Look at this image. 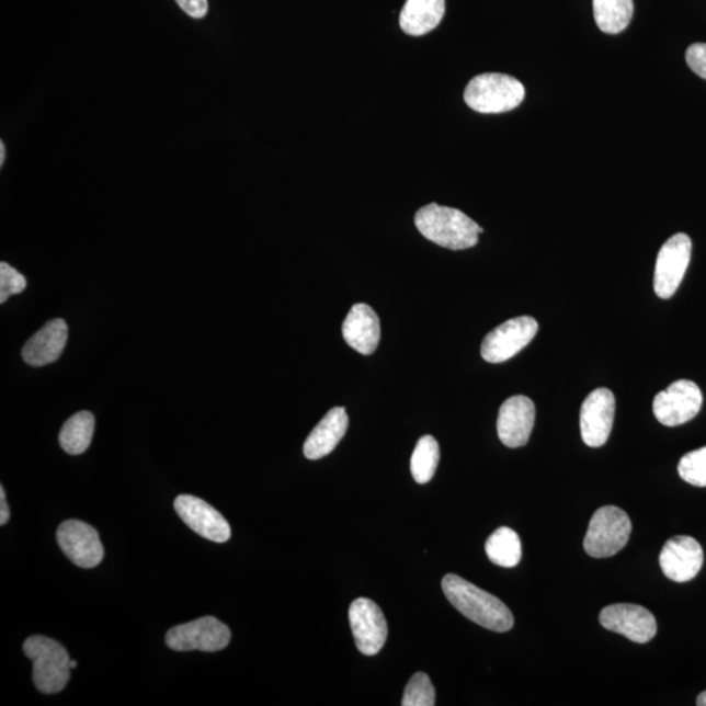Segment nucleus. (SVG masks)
<instances>
[{
    "instance_id": "27",
    "label": "nucleus",
    "mask_w": 706,
    "mask_h": 706,
    "mask_svg": "<svg viewBox=\"0 0 706 706\" xmlns=\"http://www.w3.org/2000/svg\"><path fill=\"white\" fill-rule=\"evenodd\" d=\"M25 288V276L9 263H0V303L4 304L11 296L22 294Z\"/></svg>"
},
{
    "instance_id": "6",
    "label": "nucleus",
    "mask_w": 706,
    "mask_h": 706,
    "mask_svg": "<svg viewBox=\"0 0 706 706\" xmlns=\"http://www.w3.org/2000/svg\"><path fill=\"white\" fill-rule=\"evenodd\" d=\"M230 630L214 616L181 624L168 630L166 642L175 651L201 650L214 653L226 649L230 642Z\"/></svg>"
},
{
    "instance_id": "24",
    "label": "nucleus",
    "mask_w": 706,
    "mask_h": 706,
    "mask_svg": "<svg viewBox=\"0 0 706 706\" xmlns=\"http://www.w3.org/2000/svg\"><path fill=\"white\" fill-rule=\"evenodd\" d=\"M440 460V447L436 439L423 436L419 440L411 457V474L419 485L431 481L436 474Z\"/></svg>"
},
{
    "instance_id": "29",
    "label": "nucleus",
    "mask_w": 706,
    "mask_h": 706,
    "mask_svg": "<svg viewBox=\"0 0 706 706\" xmlns=\"http://www.w3.org/2000/svg\"><path fill=\"white\" fill-rule=\"evenodd\" d=\"M175 2L189 16L203 19L207 15L208 0H175Z\"/></svg>"
},
{
    "instance_id": "2",
    "label": "nucleus",
    "mask_w": 706,
    "mask_h": 706,
    "mask_svg": "<svg viewBox=\"0 0 706 706\" xmlns=\"http://www.w3.org/2000/svg\"><path fill=\"white\" fill-rule=\"evenodd\" d=\"M415 226L426 240L451 250H465L477 246L483 228L459 209L424 206L415 215Z\"/></svg>"
},
{
    "instance_id": "11",
    "label": "nucleus",
    "mask_w": 706,
    "mask_h": 706,
    "mask_svg": "<svg viewBox=\"0 0 706 706\" xmlns=\"http://www.w3.org/2000/svg\"><path fill=\"white\" fill-rule=\"evenodd\" d=\"M57 540L67 558L80 568L98 567L104 559V548L96 528L84 522L65 521L57 530Z\"/></svg>"
},
{
    "instance_id": "30",
    "label": "nucleus",
    "mask_w": 706,
    "mask_h": 706,
    "mask_svg": "<svg viewBox=\"0 0 706 706\" xmlns=\"http://www.w3.org/2000/svg\"><path fill=\"white\" fill-rule=\"evenodd\" d=\"M0 506H2V511H0V525L4 526L10 520V508L7 504L3 487H0Z\"/></svg>"
},
{
    "instance_id": "13",
    "label": "nucleus",
    "mask_w": 706,
    "mask_h": 706,
    "mask_svg": "<svg viewBox=\"0 0 706 706\" xmlns=\"http://www.w3.org/2000/svg\"><path fill=\"white\" fill-rule=\"evenodd\" d=\"M615 418V397L613 391L600 388L589 394L582 403L580 428L583 443L590 447H601L607 443L613 431Z\"/></svg>"
},
{
    "instance_id": "10",
    "label": "nucleus",
    "mask_w": 706,
    "mask_h": 706,
    "mask_svg": "<svg viewBox=\"0 0 706 706\" xmlns=\"http://www.w3.org/2000/svg\"><path fill=\"white\" fill-rule=\"evenodd\" d=\"M349 616L360 653L368 657L379 653L389 629L378 604L368 599H357L351 603Z\"/></svg>"
},
{
    "instance_id": "3",
    "label": "nucleus",
    "mask_w": 706,
    "mask_h": 706,
    "mask_svg": "<svg viewBox=\"0 0 706 706\" xmlns=\"http://www.w3.org/2000/svg\"><path fill=\"white\" fill-rule=\"evenodd\" d=\"M24 654L33 662V682L43 694H58L69 683L71 660L59 642L32 636L24 642Z\"/></svg>"
},
{
    "instance_id": "21",
    "label": "nucleus",
    "mask_w": 706,
    "mask_h": 706,
    "mask_svg": "<svg viewBox=\"0 0 706 706\" xmlns=\"http://www.w3.org/2000/svg\"><path fill=\"white\" fill-rule=\"evenodd\" d=\"M594 19L607 35L622 33L634 16V0H593Z\"/></svg>"
},
{
    "instance_id": "16",
    "label": "nucleus",
    "mask_w": 706,
    "mask_h": 706,
    "mask_svg": "<svg viewBox=\"0 0 706 706\" xmlns=\"http://www.w3.org/2000/svg\"><path fill=\"white\" fill-rule=\"evenodd\" d=\"M535 423V405L525 396H514L500 407L498 433L508 447L525 446Z\"/></svg>"
},
{
    "instance_id": "32",
    "label": "nucleus",
    "mask_w": 706,
    "mask_h": 706,
    "mask_svg": "<svg viewBox=\"0 0 706 706\" xmlns=\"http://www.w3.org/2000/svg\"><path fill=\"white\" fill-rule=\"evenodd\" d=\"M696 704L698 706H706V691H704L703 694L697 697Z\"/></svg>"
},
{
    "instance_id": "18",
    "label": "nucleus",
    "mask_w": 706,
    "mask_h": 706,
    "mask_svg": "<svg viewBox=\"0 0 706 706\" xmlns=\"http://www.w3.org/2000/svg\"><path fill=\"white\" fill-rule=\"evenodd\" d=\"M69 339V328L64 319H52L36 332L23 349L24 362L31 366H45L57 362Z\"/></svg>"
},
{
    "instance_id": "26",
    "label": "nucleus",
    "mask_w": 706,
    "mask_h": 706,
    "mask_svg": "<svg viewBox=\"0 0 706 706\" xmlns=\"http://www.w3.org/2000/svg\"><path fill=\"white\" fill-rule=\"evenodd\" d=\"M679 475L695 487H706V446L685 454L679 462Z\"/></svg>"
},
{
    "instance_id": "12",
    "label": "nucleus",
    "mask_w": 706,
    "mask_h": 706,
    "mask_svg": "<svg viewBox=\"0 0 706 706\" xmlns=\"http://www.w3.org/2000/svg\"><path fill=\"white\" fill-rule=\"evenodd\" d=\"M600 623L611 633L619 634L637 644L649 642L657 634L654 615L638 604H611L602 610Z\"/></svg>"
},
{
    "instance_id": "5",
    "label": "nucleus",
    "mask_w": 706,
    "mask_h": 706,
    "mask_svg": "<svg viewBox=\"0 0 706 706\" xmlns=\"http://www.w3.org/2000/svg\"><path fill=\"white\" fill-rule=\"evenodd\" d=\"M630 533L633 524L623 509L603 506L590 520L583 548L592 558H611L627 546Z\"/></svg>"
},
{
    "instance_id": "23",
    "label": "nucleus",
    "mask_w": 706,
    "mask_h": 706,
    "mask_svg": "<svg viewBox=\"0 0 706 706\" xmlns=\"http://www.w3.org/2000/svg\"><path fill=\"white\" fill-rule=\"evenodd\" d=\"M488 559L493 565L514 568L522 559V545L517 533L511 527H500L486 542Z\"/></svg>"
},
{
    "instance_id": "9",
    "label": "nucleus",
    "mask_w": 706,
    "mask_h": 706,
    "mask_svg": "<svg viewBox=\"0 0 706 706\" xmlns=\"http://www.w3.org/2000/svg\"><path fill=\"white\" fill-rule=\"evenodd\" d=\"M691 253L692 241L687 235L677 234L663 243L654 271V291L658 297L668 300L675 295L688 269Z\"/></svg>"
},
{
    "instance_id": "4",
    "label": "nucleus",
    "mask_w": 706,
    "mask_h": 706,
    "mask_svg": "<svg viewBox=\"0 0 706 706\" xmlns=\"http://www.w3.org/2000/svg\"><path fill=\"white\" fill-rule=\"evenodd\" d=\"M525 99V87L505 73H483L475 77L465 90V101L475 112L505 113L520 106Z\"/></svg>"
},
{
    "instance_id": "19",
    "label": "nucleus",
    "mask_w": 706,
    "mask_h": 706,
    "mask_svg": "<svg viewBox=\"0 0 706 706\" xmlns=\"http://www.w3.org/2000/svg\"><path fill=\"white\" fill-rule=\"evenodd\" d=\"M349 430V415L343 407H335L326 413L304 444L305 457L321 459L335 449Z\"/></svg>"
},
{
    "instance_id": "7",
    "label": "nucleus",
    "mask_w": 706,
    "mask_h": 706,
    "mask_svg": "<svg viewBox=\"0 0 706 706\" xmlns=\"http://www.w3.org/2000/svg\"><path fill=\"white\" fill-rule=\"evenodd\" d=\"M538 329V322L533 317L509 319L488 332L481 343V357L492 364L504 363L524 350L533 341Z\"/></svg>"
},
{
    "instance_id": "14",
    "label": "nucleus",
    "mask_w": 706,
    "mask_h": 706,
    "mask_svg": "<svg viewBox=\"0 0 706 706\" xmlns=\"http://www.w3.org/2000/svg\"><path fill=\"white\" fill-rule=\"evenodd\" d=\"M174 508L180 519L203 538L215 543H226L230 539L232 532L227 520L205 500L181 494L175 499Z\"/></svg>"
},
{
    "instance_id": "31",
    "label": "nucleus",
    "mask_w": 706,
    "mask_h": 706,
    "mask_svg": "<svg viewBox=\"0 0 706 706\" xmlns=\"http://www.w3.org/2000/svg\"><path fill=\"white\" fill-rule=\"evenodd\" d=\"M5 158V148L4 143H0V167H3Z\"/></svg>"
},
{
    "instance_id": "17",
    "label": "nucleus",
    "mask_w": 706,
    "mask_h": 706,
    "mask_svg": "<svg viewBox=\"0 0 706 706\" xmlns=\"http://www.w3.org/2000/svg\"><path fill=\"white\" fill-rule=\"evenodd\" d=\"M342 332L350 348L363 355H372L378 348L382 326L376 311L369 305L356 304L345 317Z\"/></svg>"
},
{
    "instance_id": "22",
    "label": "nucleus",
    "mask_w": 706,
    "mask_h": 706,
    "mask_svg": "<svg viewBox=\"0 0 706 706\" xmlns=\"http://www.w3.org/2000/svg\"><path fill=\"white\" fill-rule=\"evenodd\" d=\"M94 432V418L91 412L75 413L59 433V443L62 449L71 456L83 454L92 443Z\"/></svg>"
},
{
    "instance_id": "25",
    "label": "nucleus",
    "mask_w": 706,
    "mask_h": 706,
    "mask_svg": "<svg viewBox=\"0 0 706 706\" xmlns=\"http://www.w3.org/2000/svg\"><path fill=\"white\" fill-rule=\"evenodd\" d=\"M434 704H436V691H434L430 676L424 672H417L407 684L402 705L433 706Z\"/></svg>"
},
{
    "instance_id": "33",
    "label": "nucleus",
    "mask_w": 706,
    "mask_h": 706,
    "mask_svg": "<svg viewBox=\"0 0 706 706\" xmlns=\"http://www.w3.org/2000/svg\"><path fill=\"white\" fill-rule=\"evenodd\" d=\"M70 664H71V669H75V668H77V667H78V663H77V662H75V661H71V663H70Z\"/></svg>"
},
{
    "instance_id": "8",
    "label": "nucleus",
    "mask_w": 706,
    "mask_h": 706,
    "mask_svg": "<svg viewBox=\"0 0 706 706\" xmlns=\"http://www.w3.org/2000/svg\"><path fill=\"white\" fill-rule=\"evenodd\" d=\"M703 406V392L695 383L679 379L667 390L658 392L653 412L658 422L667 426L688 423L697 417Z\"/></svg>"
},
{
    "instance_id": "15",
    "label": "nucleus",
    "mask_w": 706,
    "mask_h": 706,
    "mask_svg": "<svg viewBox=\"0 0 706 706\" xmlns=\"http://www.w3.org/2000/svg\"><path fill=\"white\" fill-rule=\"evenodd\" d=\"M703 562L701 543L687 535H677L668 540L660 555L663 574L679 583L694 580L701 572Z\"/></svg>"
},
{
    "instance_id": "28",
    "label": "nucleus",
    "mask_w": 706,
    "mask_h": 706,
    "mask_svg": "<svg viewBox=\"0 0 706 706\" xmlns=\"http://www.w3.org/2000/svg\"><path fill=\"white\" fill-rule=\"evenodd\" d=\"M690 69L706 80V44H694L685 53Z\"/></svg>"
},
{
    "instance_id": "1",
    "label": "nucleus",
    "mask_w": 706,
    "mask_h": 706,
    "mask_svg": "<svg viewBox=\"0 0 706 706\" xmlns=\"http://www.w3.org/2000/svg\"><path fill=\"white\" fill-rule=\"evenodd\" d=\"M443 590L447 601L478 626L494 633H508L513 628L512 611L498 596L485 592L457 574L444 577Z\"/></svg>"
},
{
    "instance_id": "20",
    "label": "nucleus",
    "mask_w": 706,
    "mask_h": 706,
    "mask_svg": "<svg viewBox=\"0 0 706 706\" xmlns=\"http://www.w3.org/2000/svg\"><path fill=\"white\" fill-rule=\"evenodd\" d=\"M445 10V0H407L399 16L400 29L410 36H424L437 29Z\"/></svg>"
}]
</instances>
